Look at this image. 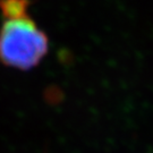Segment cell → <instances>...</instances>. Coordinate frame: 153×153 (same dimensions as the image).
<instances>
[{
  "instance_id": "obj_1",
  "label": "cell",
  "mask_w": 153,
  "mask_h": 153,
  "mask_svg": "<svg viewBox=\"0 0 153 153\" xmlns=\"http://www.w3.org/2000/svg\"><path fill=\"white\" fill-rule=\"evenodd\" d=\"M28 8V0H0V61L22 71L38 66L49 49L47 35L31 18Z\"/></svg>"
}]
</instances>
